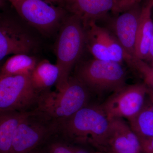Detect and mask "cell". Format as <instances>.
<instances>
[{"mask_svg":"<svg viewBox=\"0 0 153 153\" xmlns=\"http://www.w3.org/2000/svg\"><path fill=\"white\" fill-rule=\"evenodd\" d=\"M57 120L58 136L103 152L110 120L101 105L88 104L70 117Z\"/></svg>","mask_w":153,"mask_h":153,"instance_id":"6da1fadb","label":"cell"},{"mask_svg":"<svg viewBox=\"0 0 153 153\" xmlns=\"http://www.w3.org/2000/svg\"><path fill=\"white\" fill-rule=\"evenodd\" d=\"M57 33L55 51L56 64L60 70L56 90L59 91L67 84L82 55L85 46V27L79 17L68 13Z\"/></svg>","mask_w":153,"mask_h":153,"instance_id":"7a4b0ae2","label":"cell"},{"mask_svg":"<svg viewBox=\"0 0 153 153\" xmlns=\"http://www.w3.org/2000/svg\"><path fill=\"white\" fill-rule=\"evenodd\" d=\"M91 93L76 77L70 76L61 90L42 93L38 108L56 119L67 118L89 104Z\"/></svg>","mask_w":153,"mask_h":153,"instance_id":"3957f363","label":"cell"},{"mask_svg":"<svg viewBox=\"0 0 153 153\" xmlns=\"http://www.w3.org/2000/svg\"><path fill=\"white\" fill-rule=\"evenodd\" d=\"M91 93L102 94L126 85V74L121 63L94 58L80 63L75 75Z\"/></svg>","mask_w":153,"mask_h":153,"instance_id":"277c9868","label":"cell"},{"mask_svg":"<svg viewBox=\"0 0 153 153\" xmlns=\"http://www.w3.org/2000/svg\"><path fill=\"white\" fill-rule=\"evenodd\" d=\"M58 120L38 109L22 121L10 153H30L39 149L58 132Z\"/></svg>","mask_w":153,"mask_h":153,"instance_id":"5b68a950","label":"cell"},{"mask_svg":"<svg viewBox=\"0 0 153 153\" xmlns=\"http://www.w3.org/2000/svg\"><path fill=\"white\" fill-rule=\"evenodd\" d=\"M29 26L43 36L50 37L58 33L68 14L61 6L45 0H7Z\"/></svg>","mask_w":153,"mask_h":153,"instance_id":"8992f818","label":"cell"},{"mask_svg":"<svg viewBox=\"0 0 153 153\" xmlns=\"http://www.w3.org/2000/svg\"><path fill=\"white\" fill-rule=\"evenodd\" d=\"M41 94L33 86L30 75L0 76V111L37 109Z\"/></svg>","mask_w":153,"mask_h":153,"instance_id":"52a82bcc","label":"cell"},{"mask_svg":"<svg viewBox=\"0 0 153 153\" xmlns=\"http://www.w3.org/2000/svg\"><path fill=\"white\" fill-rule=\"evenodd\" d=\"M38 38L25 24L15 17L2 15L0 19V60L10 54L31 55L39 47Z\"/></svg>","mask_w":153,"mask_h":153,"instance_id":"ba28073f","label":"cell"},{"mask_svg":"<svg viewBox=\"0 0 153 153\" xmlns=\"http://www.w3.org/2000/svg\"><path fill=\"white\" fill-rule=\"evenodd\" d=\"M149 89L145 83L125 85L100 105L110 120L134 117L143 108Z\"/></svg>","mask_w":153,"mask_h":153,"instance_id":"9c48e42d","label":"cell"},{"mask_svg":"<svg viewBox=\"0 0 153 153\" xmlns=\"http://www.w3.org/2000/svg\"><path fill=\"white\" fill-rule=\"evenodd\" d=\"M85 30V46L94 58L120 63L126 61L125 52L109 29L91 22Z\"/></svg>","mask_w":153,"mask_h":153,"instance_id":"30bf717a","label":"cell"},{"mask_svg":"<svg viewBox=\"0 0 153 153\" xmlns=\"http://www.w3.org/2000/svg\"><path fill=\"white\" fill-rule=\"evenodd\" d=\"M142 6L136 4L121 13L111 23L110 31L123 48L127 63L136 57V44Z\"/></svg>","mask_w":153,"mask_h":153,"instance_id":"8fae6325","label":"cell"},{"mask_svg":"<svg viewBox=\"0 0 153 153\" xmlns=\"http://www.w3.org/2000/svg\"><path fill=\"white\" fill-rule=\"evenodd\" d=\"M103 153H143L139 137L122 118L110 120Z\"/></svg>","mask_w":153,"mask_h":153,"instance_id":"7c38bea8","label":"cell"},{"mask_svg":"<svg viewBox=\"0 0 153 153\" xmlns=\"http://www.w3.org/2000/svg\"><path fill=\"white\" fill-rule=\"evenodd\" d=\"M120 0H62L61 7L81 19L85 27L91 22L103 19L114 13Z\"/></svg>","mask_w":153,"mask_h":153,"instance_id":"4fadbf2b","label":"cell"},{"mask_svg":"<svg viewBox=\"0 0 153 153\" xmlns=\"http://www.w3.org/2000/svg\"><path fill=\"white\" fill-rule=\"evenodd\" d=\"M153 6L149 0L142 7L136 44V57L144 60L149 55L153 35Z\"/></svg>","mask_w":153,"mask_h":153,"instance_id":"5bb4252c","label":"cell"},{"mask_svg":"<svg viewBox=\"0 0 153 153\" xmlns=\"http://www.w3.org/2000/svg\"><path fill=\"white\" fill-rule=\"evenodd\" d=\"M33 111H0V153L10 152L14 136L18 127L22 121Z\"/></svg>","mask_w":153,"mask_h":153,"instance_id":"9a60e30c","label":"cell"},{"mask_svg":"<svg viewBox=\"0 0 153 153\" xmlns=\"http://www.w3.org/2000/svg\"><path fill=\"white\" fill-rule=\"evenodd\" d=\"M59 75L58 66L44 59L38 61L30 76L33 86L42 93L50 90L52 86L56 85Z\"/></svg>","mask_w":153,"mask_h":153,"instance_id":"2e32d148","label":"cell"},{"mask_svg":"<svg viewBox=\"0 0 153 153\" xmlns=\"http://www.w3.org/2000/svg\"><path fill=\"white\" fill-rule=\"evenodd\" d=\"M38 62L36 57L32 55H13L1 67L0 76L30 75Z\"/></svg>","mask_w":153,"mask_h":153,"instance_id":"e0dca14e","label":"cell"},{"mask_svg":"<svg viewBox=\"0 0 153 153\" xmlns=\"http://www.w3.org/2000/svg\"><path fill=\"white\" fill-rule=\"evenodd\" d=\"M129 121L139 138L153 137V103L145 102L140 111Z\"/></svg>","mask_w":153,"mask_h":153,"instance_id":"ac0fdd59","label":"cell"},{"mask_svg":"<svg viewBox=\"0 0 153 153\" xmlns=\"http://www.w3.org/2000/svg\"><path fill=\"white\" fill-rule=\"evenodd\" d=\"M40 149L44 153H102L89 147L68 142L57 135Z\"/></svg>","mask_w":153,"mask_h":153,"instance_id":"d6986e66","label":"cell"},{"mask_svg":"<svg viewBox=\"0 0 153 153\" xmlns=\"http://www.w3.org/2000/svg\"><path fill=\"white\" fill-rule=\"evenodd\" d=\"M129 66L134 68L142 76L145 84L151 88L153 92V68L143 60L137 57L132 58L128 62Z\"/></svg>","mask_w":153,"mask_h":153,"instance_id":"ffe728a7","label":"cell"},{"mask_svg":"<svg viewBox=\"0 0 153 153\" xmlns=\"http://www.w3.org/2000/svg\"><path fill=\"white\" fill-rule=\"evenodd\" d=\"M143 0H120L116 9L114 13H121L132 6L136 4H140Z\"/></svg>","mask_w":153,"mask_h":153,"instance_id":"44dd1931","label":"cell"},{"mask_svg":"<svg viewBox=\"0 0 153 153\" xmlns=\"http://www.w3.org/2000/svg\"><path fill=\"white\" fill-rule=\"evenodd\" d=\"M140 139L142 146L143 153H153V137Z\"/></svg>","mask_w":153,"mask_h":153,"instance_id":"7402d4cb","label":"cell"},{"mask_svg":"<svg viewBox=\"0 0 153 153\" xmlns=\"http://www.w3.org/2000/svg\"><path fill=\"white\" fill-rule=\"evenodd\" d=\"M146 60L150 61H152L153 60V35L152 40H151L150 47L149 55H148V57Z\"/></svg>","mask_w":153,"mask_h":153,"instance_id":"603a6c76","label":"cell"},{"mask_svg":"<svg viewBox=\"0 0 153 153\" xmlns=\"http://www.w3.org/2000/svg\"><path fill=\"white\" fill-rule=\"evenodd\" d=\"M45 1L50 4H55L60 6H61L62 2V0H45Z\"/></svg>","mask_w":153,"mask_h":153,"instance_id":"cb8c5ba5","label":"cell"},{"mask_svg":"<svg viewBox=\"0 0 153 153\" xmlns=\"http://www.w3.org/2000/svg\"><path fill=\"white\" fill-rule=\"evenodd\" d=\"M148 95H149V97L150 101L153 103V92L151 91L150 90H149Z\"/></svg>","mask_w":153,"mask_h":153,"instance_id":"d4e9b609","label":"cell"},{"mask_svg":"<svg viewBox=\"0 0 153 153\" xmlns=\"http://www.w3.org/2000/svg\"><path fill=\"white\" fill-rule=\"evenodd\" d=\"M30 153H44L41 151V150L40 149H36V150L33 151L32 152H31Z\"/></svg>","mask_w":153,"mask_h":153,"instance_id":"484cf974","label":"cell"},{"mask_svg":"<svg viewBox=\"0 0 153 153\" xmlns=\"http://www.w3.org/2000/svg\"><path fill=\"white\" fill-rule=\"evenodd\" d=\"M150 66L153 68V60L152 61H151V65H150Z\"/></svg>","mask_w":153,"mask_h":153,"instance_id":"4316f807","label":"cell"},{"mask_svg":"<svg viewBox=\"0 0 153 153\" xmlns=\"http://www.w3.org/2000/svg\"><path fill=\"white\" fill-rule=\"evenodd\" d=\"M150 1L151 3H152V5L153 8V0H150Z\"/></svg>","mask_w":153,"mask_h":153,"instance_id":"83f0119b","label":"cell"},{"mask_svg":"<svg viewBox=\"0 0 153 153\" xmlns=\"http://www.w3.org/2000/svg\"></svg>","mask_w":153,"mask_h":153,"instance_id":"f1b7e54d","label":"cell"}]
</instances>
